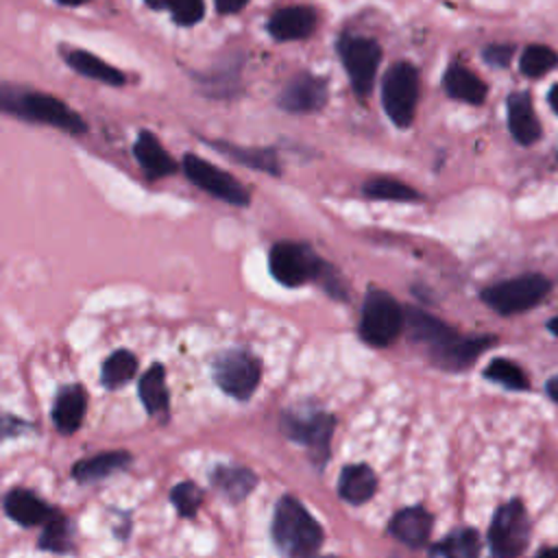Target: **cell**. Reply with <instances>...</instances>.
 <instances>
[{
  "label": "cell",
  "mask_w": 558,
  "mask_h": 558,
  "mask_svg": "<svg viewBox=\"0 0 558 558\" xmlns=\"http://www.w3.org/2000/svg\"><path fill=\"white\" fill-rule=\"evenodd\" d=\"M403 312V329L410 342L421 347L425 357L436 368L449 373L466 371L486 349L497 342L495 336H462L458 329L416 305H408Z\"/></svg>",
  "instance_id": "obj_1"
},
{
  "label": "cell",
  "mask_w": 558,
  "mask_h": 558,
  "mask_svg": "<svg viewBox=\"0 0 558 558\" xmlns=\"http://www.w3.org/2000/svg\"><path fill=\"white\" fill-rule=\"evenodd\" d=\"M268 270L272 279L286 288L318 283L331 299L347 301V286L340 272L323 259L307 242L279 240L270 246Z\"/></svg>",
  "instance_id": "obj_2"
},
{
  "label": "cell",
  "mask_w": 558,
  "mask_h": 558,
  "mask_svg": "<svg viewBox=\"0 0 558 558\" xmlns=\"http://www.w3.org/2000/svg\"><path fill=\"white\" fill-rule=\"evenodd\" d=\"M0 111L31 124L54 126L70 135H81L87 131L83 116L74 111L65 100L24 85H0Z\"/></svg>",
  "instance_id": "obj_3"
},
{
  "label": "cell",
  "mask_w": 558,
  "mask_h": 558,
  "mask_svg": "<svg viewBox=\"0 0 558 558\" xmlns=\"http://www.w3.org/2000/svg\"><path fill=\"white\" fill-rule=\"evenodd\" d=\"M270 538L283 556L305 558L323 547L325 532L296 497L283 495L272 512Z\"/></svg>",
  "instance_id": "obj_4"
},
{
  "label": "cell",
  "mask_w": 558,
  "mask_h": 558,
  "mask_svg": "<svg viewBox=\"0 0 558 558\" xmlns=\"http://www.w3.org/2000/svg\"><path fill=\"white\" fill-rule=\"evenodd\" d=\"M281 434L305 447L310 460L316 469H325L331 453V436L336 429V418L323 410H283L279 418Z\"/></svg>",
  "instance_id": "obj_5"
},
{
  "label": "cell",
  "mask_w": 558,
  "mask_h": 558,
  "mask_svg": "<svg viewBox=\"0 0 558 558\" xmlns=\"http://www.w3.org/2000/svg\"><path fill=\"white\" fill-rule=\"evenodd\" d=\"M403 320V305L390 292L381 288H368L362 301L357 325V333L366 344L375 349L390 347L401 336Z\"/></svg>",
  "instance_id": "obj_6"
},
{
  "label": "cell",
  "mask_w": 558,
  "mask_h": 558,
  "mask_svg": "<svg viewBox=\"0 0 558 558\" xmlns=\"http://www.w3.org/2000/svg\"><path fill=\"white\" fill-rule=\"evenodd\" d=\"M551 290V281L541 272H523L493 286H486L480 292L484 305H488L499 316H514L527 312L545 301Z\"/></svg>",
  "instance_id": "obj_7"
},
{
  "label": "cell",
  "mask_w": 558,
  "mask_h": 558,
  "mask_svg": "<svg viewBox=\"0 0 558 558\" xmlns=\"http://www.w3.org/2000/svg\"><path fill=\"white\" fill-rule=\"evenodd\" d=\"M336 52L349 76L353 94L364 100L371 96L381 61V46L373 37L342 33L336 41Z\"/></svg>",
  "instance_id": "obj_8"
},
{
  "label": "cell",
  "mask_w": 558,
  "mask_h": 558,
  "mask_svg": "<svg viewBox=\"0 0 558 558\" xmlns=\"http://www.w3.org/2000/svg\"><path fill=\"white\" fill-rule=\"evenodd\" d=\"M532 536V521L521 499L501 504L488 525V549L497 558L521 556Z\"/></svg>",
  "instance_id": "obj_9"
},
{
  "label": "cell",
  "mask_w": 558,
  "mask_h": 558,
  "mask_svg": "<svg viewBox=\"0 0 558 558\" xmlns=\"http://www.w3.org/2000/svg\"><path fill=\"white\" fill-rule=\"evenodd\" d=\"M418 102V70L410 61L392 63L381 78V107L390 122L408 129Z\"/></svg>",
  "instance_id": "obj_10"
},
{
  "label": "cell",
  "mask_w": 558,
  "mask_h": 558,
  "mask_svg": "<svg viewBox=\"0 0 558 558\" xmlns=\"http://www.w3.org/2000/svg\"><path fill=\"white\" fill-rule=\"evenodd\" d=\"M216 386L235 401H248L262 381V362L244 349H227L211 364Z\"/></svg>",
  "instance_id": "obj_11"
},
{
  "label": "cell",
  "mask_w": 558,
  "mask_h": 558,
  "mask_svg": "<svg viewBox=\"0 0 558 558\" xmlns=\"http://www.w3.org/2000/svg\"><path fill=\"white\" fill-rule=\"evenodd\" d=\"M183 174L201 190H205L207 194H211L214 198H220L229 205H238V207H246L251 203V194L248 190L233 179L227 170L205 161L203 157L187 153L183 157Z\"/></svg>",
  "instance_id": "obj_12"
},
{
  "label": "cell",
  "mask_w": 558,
  "mask_h": 558,
  "mask_svg": "<svg viewBox=\"0 0 558 558\" xmlns=\"http://www.w3.org/2000/svg\"><path fill=\"white\" fill-rule=\"evenodd\" d=\"M329 100V85L325 76L312 72H296L288 78L277 96L279 109L288 113H316Z\"/></svg>",
  "instance_id": "obj_13"
},
{
  "label": "cell",
  "mask_w": 558,
  "mask_h": 558,
  "mask_svg": "<svg viewBox=\"0 0 558 558\" xmlns=\"http://www.w3.org/2000/svg\"><path fill=\"white\" fill-rule=\"evenodd\" d=\"M318 13L310 4H283L266 20V33L275 41H301L314 35Z\"/></svg>",
  "instance_id": "obj_14"
},
{
  "label": "cell",
  "mask_w": 558,
  "mask_h": 558,
  "mask_svg": "<svg viewBox=\"0 0 558 558\" xmlns=\"http://www.w3.org/2000/svg\"><path fill=\"white\" fill-rule=\"evenodd\" d=\"M432 525L434 517L429 510H425L423 506H408L390 517L388 534L410 549H421L432 536Z\"/></svg>",
  "instance_id": "obj_15"
},
{
  "label": "cell",
  "mask_w": 558,
  "mask_h": 558,
  "mask_svg": "<svg viewBox=\"0 0 558 558\" xmlns=\"http://www.w3.org/2000/svg\"><path fill=\"white\" fill-rule=\"evenodd\" d=\"M59 57L65 61V65L70 70H74L76 74L85 76V78H92V81H98L102 85H109V87H122L126 85L129 76L118 70L116 65L107 63L105 59L96 57L94 52L85 50V48H74V46H65L61 44L59 46Z\"/></svg>",
  "instance_id": "obj_16"
},
{
  "label": "cell",
  "mask_w": 558,
  "mask_h": 558,
  "mask_svg": "<svg viewBox=\"0 0 558 558\" xmlns=\"http://www.w3.org/2000/svg\"><path fill=\"white\" fill-rule=\"evenodd\" d=\"M506 111H508V131L517 144L532 146L541 140L543 126L536 118V111L527 92H512L506 98Z\"/></svg>",
  "instance_id": "obj_17"
},
{
  "label": "cell",
  "mask_w": 558,
  "mask_h": 558,
  "mask_svg": "<svg viewBox=\"0 0 558 558\" xmlns=\"http://www.w3.org/2000/svg\"><path fill=\"white\" fill-rule=\"evenodd\" d=\"M4 512L9 519H13L22 527H33V525H44L57 510L44 501L39 495H35L28 488H11L4 499H2Z\"/></svg>",
  "instance_id": "obj_18"
},
{
  "label": "cell",
  "mask_w": 558,
  "mask_h": 558,
  "mask_svg": "<svg viewBox=\"0 0 558 558\" xmlns=\"http://www.w3.org/2000/svg\"><path fill=\"white\" fill-rule=\"evenodd\" d=\"M87 412V392L81 384L63 386L52 403V423L61 434H74Z\"/></svg>",
  "instance_id": "obj_19"
},
{
  "label": "cell",
  "mask_w": 558,
  "mask_h": 558,
  "mask_svg": "<svg viewBox=\"0 0 558 558\" xmlns=\"http://www.w3.org/2000/svg\"><path fill=\"white\" fill-rule=\"evenodd\" d=\"M133 155L150 181L163 179L177 170V161L161 146L159 137L153 131L144 129L137 133V140L133 144Z\"/></svg>",
  "instance_id": "obj_20"
},
{
  "label": "cell",
  "mask_w": 558,
  "mask_h": 558,
  "mask_svg": "<svg viewBox=\"0 0 558 558\" xmlns=\"http://www.w3.org/2000/svg\"><path fill=\"white\" fill-rule=\"evenodd\" d=\"M442 87L449 98L469 102V105H482L488 94L486 83L475 72H471L469 68H464L458 61L447 65V70L442 74Z\"/></svg>",
  "instance_id": "obj_21"
},
{
  "label": "cell",
  "mask_w": 558,
  "mask_h": 558,
  "mask_svg": "<svg viewBox=\"0 0 558 558\" xmlns=\"http://www.w3.org/2000/svg\"><path fill=\"white\" fill-rule=\"evenodd\" d=\"M375 493H377V475L368 464H364V462L347 464L340 471L338 495L342 501H347L351 506H362V504L371 501Z\"/></svg>",
  "instance_id": "obj_22"
},
{
  "label": "cell",
  "mask_w": 558,
  "mask_h": 558,
  "mask_svg": "<svg viewBox=\"0 0 558 558\" xmlns=\"http://www.w3.org/2000/svg\"><path fill=\"white\" fill-rule=\"evenodd\" d=\"M209 482L229 501L238 504V501L246 499L253 493V488L257 486V475L251 469H246V466L218 464V466L211 469Z\"/></svg>",
  "instance_id": "obj_23"
},
{
  "label": "cell",
  "mask_w": 558,
  "mask_h": 558,
  "mask_svg": "<svg viewBox=\"0 0 558 558\" xmlns=\"http://www.w3.org/2000/svg\"><path fill=\"white\" fill-rule=\"evenodd\" d=\"M131 462H133V456L129 451H100L96 456L74 462L72 477L81 484H92L109 477L111 473L126 469Z\"/></svg>",
  "instance_id": "obj_24"
},
{
  "label": "cell",
  "mask_w": 558,
  "mask_h": 558,
  "mask_svg": "<svg viewBox=\"0 0 558 558\" xmlns=\"http://www.w3.org/2000/svg\"><path fill=\"white\" fill-rule=\"evenodd\" d=\"M137 395H140V401H142L144 410L150 416L168 414L170 392H168V386H166V368H163V364L155 362L153 366H148V371L140 377Z\"/></svg>",
  "instance_id": "obj_25"
},
{
  "label": "cell",
  "mask_w": 558,
  "mask_h": 558,
  "mask_svg": "<svg viewBox=\"0 0 558 558\" xmlns=\"http://www.w3.org/2000/svg\"><path fill=\"white\" fill-rule=\"evenodd\" d=\"M244 57L231 54L229 59H222L211 72L198 74L196 81L203 85V89L216 98L233 96L240 83V72H242Z\"/></svg>",
  "instance_id": "obj_26"
},
{
  "label": "cell",
  "mask_w": 558,
  "mask_h": 558,
  "mask_svg": "<svg viewBox=\"0 0 558 558\" xmlns=\"http://www.w3.org/2000/svg\"><path fill=\"white\" fill-rule=\"evenodd\" d=\"M480 534L473 527H456L447 536H442L438 543L427 547L429 556H442V558H475L480 554Z\"/></svg>",
  "instance_id": "obj_27"
},
{
  "label": "cell",
  "mask_w": 558,
  "mask_h": 558,
  "mask_svg": "<svg viewBox=\"0 0 558 558\" xmlns=\"http://www.w3.org/2000/svg\"><path fill=\"white\" fill-rule=\"evenodd\" d=\"M211 146L216 150L227 153L231 159H235L248 168H255V170H262V172L275 174V177L281 172L277 153L272 148H242V146H233L227 142H211Z\"/></svg>",
  "instance_id": "obj_28"
},
{
  "label": "cell",
  "mask_w": 558,
  "mask_h": 558,
  "mask_svg": "<svg viewBox=\"0 0 558 558\" xmlns=\"http://www.w3.org/2000/svg\"><path fill=\"white\" fill-rule=\"evenodd\" d=\"M137 373V357L129 349L113 351L100 366V384L109 390L126 386Z\"/></svg>",
  "instance_id": "obj_29"
},
{
  "label": "cell",
  "mask_w": 558,
  "mask_h": 558,
  "mask_svg": "<svg viewBox=\"0 0 558 558\" xmlns=\"http://www.w3.org/2000/svg\"><path fill=\"white\" fill-rule=\"evenodd\" d=\"M366 198L373 201H392V203H416L421 201V192L412 185L390 179V177H373L362 185Z\"/></svg>",
  "instance_id": "obj_30"
},
{
  "label": "cell",
  "mask_w": 558,
  "mask_h": 558,
  "mask_svg": "<svg viewBox=\"0 0 558 558\" xmlns=\"http://www.w3.org/2000/svg\"><path fill=\"white\" fill-rule=\"evenodd\" d=\"M484 379L495 381L501 388L514 390V392H523L530 390V377L527 373L510 357H493L486 368L482 371Z\"/></svg>",
  "instance_id": "obj_31"
},
{
  "label": "cell",
  "mask_w": 558,
  "mask_h": 558,
  "mask_svg": "<svg viewBox=\"0 0 558 558\" xmlns=\"http://www.w3.org/2000/svg\"><path fill=\"white\" fill-rule=\"evenodd\" d=\"M558 65V52L549 46L543 44H530L519 59V70L521 74L530 78H538L547 72H551Z\"/></svg>",
  "instance_id": "obj_32"
},
{
  "label": "cell",
  "mask_w": 558,
  "mask_h": 558,
  "mask_svg": "<svg viewBox=\"0 0 558 558\" xmlns=\"http://www.w3.org/2000/svg\"><path fill=\"white\" fill-rule=\"evenodd\" d=\"M39 547L46 551H54V554H63V551L72 549V525L61 512H54L44 523V532L39 536Z\"/></svg>",
  "instance_id": "obj_33"
},
{
  "label": "cell",
  "mask_w": 558,
  "mask_h": 558,
  "mask_svg": "<svg viewBox=\"0 0 558 558\" xmlns=\"http://www.w3.org/2000/svg\"><path fill=\"white\" fill-rule=\"evenodd\" d=\"M170 501L177 508V512L185 519L196 517L201 504H203V493L194 482H179L172 490H170Z\"/></svg>",
  "instance_id": "obj_34"
},
{
  "label": "cell",
  "mask_w": 558,
  "mask_h": 558,
  "mask_svg": "<svg viewBox=\"0 0 558 558\" xmlns=\"http://www.w3.org/2000/svg\"><path fill=\"white\" fill-rule=\"evenodd\" d=\"M166 11L179 26H194L205 17V0H168Z\"/></svg>",
  "instance_id": "obj_35"
},
{
  "label": "cell",
  "mask_w": 558,
  "mask_h": 558,
  "mask_svg": "<svg viewBox=\"0 0 558 558\" xmlns=\"http://www.w3.org/2000/svg\"><path fill=\"white\" fill-rule=\"evenodd\" d=\"M512 54H514V46L512 44H488L482 50V59L488 65H493V68H508Z\"/></svg>",
  "instance_id": "obj_36"
},
{
  "label": "cell",
  "mask_w": 558,
  "mask_h": 558,
  "mask_svg": "<svg viewBox=\"0 0 558 558\" xmlns=\"http://www.w3.org/2000/svg\"><path fill=\"white\" fill-rule=\"evenodd\" d=\"M33 425L17 418V416H11V414H2L0 416V442L7 440V438H17L20 434L28 432Z\"/></svg>",
  "instance_id": "obj_37"
},
{
  "label": "cell",
  "mask_w": 558,
  "mask_h": 558,
  "mask_svg": "<svg viewBox=\"0 0 558 558\" xmlns=\"http://www.w3.org/2000/svg\"><path fill=\"white\" fill-rule=\"evenodd\" d=\"M251 0H214V9L218 15H235L246 9Z\"/></svg>",
  "instance_id": "obj_38"
},
{
  "label": "cell",
  "mask_w": 558,
  "mask_h": 558,
  "mask_svg": "<svg viewBox=\"0 0 558 558\" xmlns=\"http://www.w3.org/2000/svg\"><path fill=\"white\" fill-rule=\"evenodd\" d=\"M545 392H547V397H549L554 403H558V373H556V375H551V377L547 379V384H545Z\"/></svg>",
  "instance_id": "obj_39"
},
{
  "label": "cell",
  "mask_w": 558,
  "mask_h": 558,
  "mask_svg": "<svg viewBox=\"0 0 558 558\" xmlns=\"http://www.w3.org/2000/svg\"><path fill=\"white\" fill-rule=\"evenodd\" d=\"M547 102H549L551 111L558 116V83H554V85L549 87V92H547Z\"/></svg>",
  "instance_id": "obj_40"
},
{
  "label": "cell",
  "mask_w": 558,
  "mask_h": 558,
  "mask_svg": "<svg viewBox=\"0 0 558 558\" xmlns=\"http://www.w3.org/2000/svg\"><path fill=\"white\" fill-rule=\"evenodd\" d=\"M150 11H166L168 0H142Z\"/></svg>",
  "instance_id": "obj_41"
},
{
  "label": "cell",
  "mask_w": 558,
  "mask_h": 558,
  "mask_svg": "<svg viewBox=\"0 0 558 558\" xmlns=\"http://www.w3.org/2000/svg\"><path fill=\"white\" fill-rule=\"evenodd\" d=\"M57 4H61V7H83V4H87L89 0H54Z\"/></svg>",
  "instance_id": "obj_42"
},
{
  "label": "cell",
  "mask_w": 558,
  "mask_h": 558,
  "mask_svg": "<svg viewBox=\"0 0 558 558\" xmlns=\"http://www.w3.org/2000/svg\"><path fill=\"white\" fill-rule=\"evenodd\" d=\"M547 329H549V333H551V336H556V338H558V316H554V318H549V320H547Z\"/></svg>",
  "instance_id": "obj_43"
},
{
  "label": "cell",
  "mask_w": 558,
  "mask_h": 558,
  "mask_svg": "<svg viewBox=\"0 0 558 558\" xmlns=\"http://www.w3.org/2000/svg\"><path fill=\"white\" fill-rule=\"evenodd\" d=\"M536 554H538V556H549V554H551V556H558V547H541Z\"/></svg>",
  "instance_id": "obj_44"
}]
</instances>
